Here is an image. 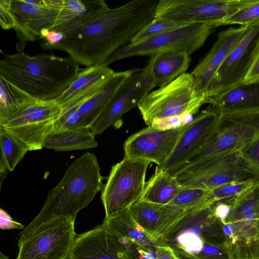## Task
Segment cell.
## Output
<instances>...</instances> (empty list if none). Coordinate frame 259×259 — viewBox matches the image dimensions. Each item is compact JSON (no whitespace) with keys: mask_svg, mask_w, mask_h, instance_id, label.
Instances as JSON below:
<instances>
[{"mask_svg":"<svg viewBox=\"0 0 259 259\" xmlns=\"http://www.w3.org/2000/svg\"><path fill=\"white\" fill-rule=\"evenodd\" d=\"M157 0H134L109 8L87 24L69 32L52 50L66 52L86 67L104 64L154 18Z\"/></svg>","mask_w":259,"mask_h":259,"instance_id":"obj_1","label":"cell"},{"mask_svg":"<svg viewBox=\"0 0 259 259\" xmlns=\"http://www.w3.org/2000/svg\"><path fill=\"white\" fill-rule=\"evenodd\" d=\"M221 112L220 119L212 133L188 163L240 151L259 138V109Z\"/></svg>","mask_w":259,"mask_h":259,"instance_id":"obj_8","label":"cell"},{"mask_svg":"<svg viewBox=\"0 0 259 259\" xmlns=\"http://www.w3.org/2000/svg\"><path fill=\"white\" fill-rule=\"evenodd\" d=\"M151 71L156 86H164L185 73L191 61L190 55L175 52L158 55L150 59Z\"/></svg>","mask_w":259,"mask_h":259,"instance_id":"obj_25","label":"cell"},{"mask_svg":"<svg viewBox=\"0 0 259 259\" xmlns=\"http://www.w3.org/2000/svg\"><path fill=\"white\" fill-rule=\"evenodd\" d=\"M180 188L174 175L157 166L154 173L146 183L140 199L158 204H169L175 198Z\"/></svg>","mask_w":259,"mask_h":259,"instance_id":"obj_27","label":"cell"},{"mask_svg":"<svg viewBox=\"0 0 259 259\" xmlns=\"http://www.w3.org/2000/svg\"><path fill=\"white\" fill-rule=\"evenodd\" d=\"M231 205L227 202L220 201L213 204L214 212L215 216L223 223H225L229 215Z\"/></svg>","mask_w":259,"mask_h":259,"instance_id":"obj_44","label":"cell"},{"mask_svg":"<svg viewBox=\"0 0 259 259\" xmlns=\"http://www.w3.org/2000/svg\"><path fill=\"white\" fill-rule=\"evenodd\" d=\"M259 182V179L232 182L210 191L211 200L214 204L224 201L232 204L233 200Z\"/></svg>","mask_w":259,"mask_h":259,"instance_id":"obj_33","label":"cell"},{"mask_svg":"<svg viewBox=\"0 0 259 259\" xmlns=\"http://www.w3.org/2000/svg\"><path fill=\"white\" fill-rule=\"evenodd\" d=\"M124 247L105 224L76 235L67 259H126Z\"/></svg>","mask_w":259,"mask_h":259,"instance_id":"obj_20","label":"cell"},{"mask_svg":"<svg viewBox=\"0 0 259 259\" xmlns=\"http://www.w3.org/2000/svg\"><path fill=\"white\" fill-rule=\"evenodd\" d=\"M102 179L94 154L87 152L76 159L49 192L42 209L20 235L53 218L63 217L75 220L78 212L87 207L102 189Z\"/></svg>","mask_w":259,"mask_h":259,"instance_id":"obj_3","label":"cell"},{"mask_svg":"<svg viewBox=\"0 0 259 259\" xmlns=\"http://www.w3.org/2000/svg\"><path fill=\"white\" fill-rule=\"evenodd\" d=\"M64 37V33L51 30L47 36L41 40V49L43 50H51L53 46L61 41Z\"/></svg>","mask_w":259,"mask_h":259,"instance_id":"obj_41","label":"cell"},{"mask_svg":"<svg viewBox=\"0 0 259 259\" xmlns=\"http://www.w3.org/2000/svg\"><path fill=\"white\" fill-rule=\"evenodd\" d=\"M135 220L155 242H161L186 213L182 209L141 199L128 208Z\"/></svg>","mask_w":259,"mask_h":259,"instance_id":"obj_18","label":"cell"},{"mask_svg":"<svg viewBox=\"0 0 259 259\" xmlns=\"http://www.w3.org/2000/svg\"><path fill=\"white\" fill-rule=\"evenodd\" d=\"M8 8L15 21V30L20 42L44 38L53 27L59 10L26 0H8Z\"/></svg>","mask_w":259,"mask_h":259,"instance_id":"obj_17","label":"cell"},{"mask_svg":"<svg viewBox=\"0 0 259 259\" xmlns=\"http://www.w3.org/2000/svg\"><path fill=\"white\" fill-rule=\"evenodd\" d=\"M189 24L190 23L173 19L154 18L133 37L130 44H135L143 41L154 36L183 27Z\"/></svg>","mask_w":259,"mask_h":259,"instance_id":"obj_34","label":"cell"},{"mask_svg":"<svg viewBox=\"0 0 259 259\" xmlns=\"http://www.w3.org/2000/svg\"><path fill=\"white\" fill-rule=\"evenodd\" d=\"M181 187L211 191L228 183L259 179L239 151L209 156L186 163L174 175Z\"/></svg>","mask_w":259,"mask_h":259,"instance_id":"obj_4","label":"cell"},{"mask_svg":"<svg viewBox=\"0 0 259 259\" xmlns=\"http://www.w3.org/2000/svg\"><path fill=\"white\" fill-rule=\"evenodd\" d=\"M103 223L117 238L125 250L134 245H160L154 241L135 220L128 208L109 218Z\"/></svg>","mask_w":259,"mask_h":259,"instance_id":"obj_23","label":"cell"},{"mask_svg":"<svg viewBox=\"0 0 259 259\" xmlns=\"http://www.w3.org/2000/svg\"><path fill=\"white\" fill-rule=\"evenodd\" d=\"M17 50L0 60V77L36 101L56 100L80 71L78 64L70 57L31 56L24 49Z\"/></svg>","mask_w":259,"mask_h":259,"instance_id":"obj_2","label":"cell"},{"mask_svg":"<svg viewBox=\"0 0 259 259\" xmlns=\"http://www.w3.org/2000/svg\"><path fill=\"white\" fill-rule=\"evenodd\" d=\"M158 245H134L126 250V256L130 259H157Z\"/></svg>","mask_w":259,"mask_h":259,"instance_id":"obj_38","label":"cell"},{"mask_svg":"<svg viewBox=\"0 0 259 259\" xmlns=\"http://www.w3.org/2000/svg\"><path fill=\"white\" fill-rule=\"evenodd\" d=\"M240 221L259 224V182L233 201L225 223Z\"/></svg>","mask_w":259,"mask_h":259,"instance_id":"obj_30","label":"cell"},{"mask_svg":"<svg viewBox=\"0 0 259 259\" xmlns=\"http://www.w3.org/2000/svg\"><path fill=\"white\" fill-rule=\"evenodd\" d=\"M259 21V0L239 10L219 24V26L232 24L249 26Z\"/></svg>","mask_w":259,"mask_h":259,"instance_id":"obj_35","label":"cell"},{"mask_svg":"<svg viewBox=\"0 0 259 259\" xmlns=\"http://www.w3.org/2000/svg\"><path fill=\"white\" fill-rule=\"evenodd\" d=\"M35 101L0 77V124L14 117Z\"/></svg>","mask_w":259,"mask_h":259,"instance_id":"obj_29","label":"cell"},{"mask_svg":"<svg viewBox=\"0 0 259 259\" xmlns=\"http://www.w3.org/2000/svg\"><path fill=\"white\" fill-rule=\"evenodd\" d=\"M45 4L49 7L59 11L61 8L63 0H44Z\"/></svg>","mask_w":259,"mask_h":259,"instance_id":"obj_46","label":"cell"},{"mask_svg":"<svg viewBox=\"0 0 259 259\" xmlns=\"http://www.w3.org/2000/svg\"><path fill=\"white\" fill-rule=\"evenodd\" d=\"M249 26L231 27L219 33L211 50L191 73L199 95L205 97L207 100L215 74Z\"/></svg>","mask_w":259,"mask_h":259,"instance_id":"obj_19","label":"cell"},{"mask_svg":"<svg viewBox=\"0 0 259 259\" xmlns=\"http://www.w3.org/2000/svg\"><path fill=\"white\" fill-rule=\"evenodd\" d=\"M136 69L115 72L100 90L80 105L78 110L82 127L90 128L118 88Z\"/></svg>","mask_w":259,"mask_h":259,"instance_id":"obj_22","label":"cell"},{"mask_svg":"<svg viewBox=\"0 0 259 259\" xmlns=\"http://www.w3.org/2000/svg\"><path fill=\"white\" fill-rule=\"evenodd\" d=\"M1 157L0 172L6 169L12 171L29 151L27 147L16 137L0 127Z\"/></svg>","mask_w":259,"mask_h":259,"instance_id":"obj_31","label":"cell"},{"mask_svg":"<svg viewBox=\"0 0 259 259\" xmlns=\"http://www.w3.org/2000/svg\"><path fill=\"white\" fill-rule=\"evenodd\" d=\"M220 112L259 109V81L235 86L207 101Z\"/></svg>","mask_w":259,"mask_h":259,"instance_id":"obj_24","label":"cell"},{"mask_svg":"<svg viewBox=\"0 0 259 259\" xmlns=\"http://www.w3.org/2000/svg\"><path fill=\"white\" fill-rule=\"evenodd\" d=\"M150 163L124 157L112 166L101 197L105 218L129 208L141 198Z\"/></svg>","mask_w":259,"mask_h":259,"instance_id":"obj_10","label":"cell"},{"mask_svg":"<svg viewBox=\"0 0 259 259\" xmlns=\"http://www.w3.org/2000/svg\"><path fill=\"white\" fill-rule=\"evenodd\" d=\"M0 25L5 30L15 27V21L8 8V0H0Z\"/></svg>","mask_w":259,"mask_h":259,"instance_id":"obj_40","label":"cell"},{"mask_svg":"<svg viewBox=\"0 0 259 259\" xmlns=\"http://www.w3.org/2000/svg\"><path fill=\"white\" fill-rule=\"evenodd\" d=\"M157 259H183L170 247L160 245L157 246Z\"/></svg>","mask_w":259,"mask_h":259,"instance_id":"obj_45","label":"cell"},{"mask_svg":"<svg viewBox=\"0 0 259 259\" xmlns=\"http://www.w3.org/2000/svg\"><path fill=\"white\" fill-rule=\"evenodd\" d=\"M255 1L159 0L155 18L208 23L218 27L224 19Z\"/></svg>","mask_w":259,"mask_h":259,"instance_id":"obj_11","label":"cell"},{"mask_svg":"<svg viewBox=\"0 0 259 259\" xmlns=\"http://www.w3.org/2000/svg\"><path fill=\"white\" fill-rule=\"evenodd\" d=\"M209 190L200 188L181 187L175 198L169 203L186 212L203 209L212 205Z\"/></svg>","mask_w":259,"mask_h":259,"instance_id":"obj_32","label":"cell"},{"mask_svg":"<svg viewBox=\"0 0 259 259\" xmlns=\"http://www.w3.org/2000/svg\"><path fill=\"white\" fill-rule=\"evenodd\" d=\"M223 223L215 216L213 204L186 212L162 241L183 259H197L209 243H224Z\"/></svg>","mask_w":259,"mask_h":259,"instance_id":"obj_5","label":"cell"},{"mask_svg":"<svg viewBox=\"0 0 259 259\" xmlns=\"http://www.w3.org/2000/svg\"><path fill=\"white\" fill-rule=\"evenodd\" d=\"M259 81V49L255 56L245 77L243 83Z\"/></svg>","mask_w":259,"mask_h":259,"instance_id":"obj_43","label":"cell"},{"mask_svg":"<svg viewBox=\"0 0 259 259\" xmlns=\"http://www.w3.org/2000/svg\"><path fill=\"white\" fill-rule=\"evenodd\" d=\"M0 259H9V258L8 257V256L3 253L2 251H1Z\"/></svg>","mask_w":259,"mask_h":259,"instance_id":"obj_47","label":"cell"},{"mask_svg":"<svg viewBox=\"0 0 259 259\" xmlns=\"http://www.w3.org/2000/svg\"><path fill=\"white\" fill-rule=\"evenodd\" d=\"M205 103L206 98L197 94L191 74L185 73L149 93L138 107L145 123L149 126L158 119L194 115Z\"/></svg>","mask_w":259,"mask_h":259,"instance_id":"obj_6","label":"cell"},{"mask_svg":"<svg viewBox=\"0 0 259 259\" xmlns=\"http://www.w3.org/2000/svg\"><path fill=\"white\" fill-rule=\"evenodd\" d=\"M75 220L60 217L21 235L17 259H67L76 236Z\"/></svg>","mask_w":259,"mask_h":259,"instance_id":"obj_9","label":"cell"},{"mask_svg":"<svg viewBox=\"0 0 259 259\" xmlns=\"http://www.w3.org/2000/svg\"><path fill=\"white\" fill-rule=\"evenodd\" d=\"M221 112L210 105L188 124L161 167L174 175L204 145L218 124Z\"/></svg>","mask_w":259,"mask_h":259,"instance_id":"obj_16","label":"cell"},{"mask_svg":"<svg viewBox=\"0 0 259 259\" xmlns=\"http://www.w3.org/2000/svg\"><path fill=\"white\" fill-rule=\"evenodd\" d=\"M259 49V21L250 25L215 74L207 101L243 82Z\"/></svg>","mask_w":259,"mask_h":259,"instance_id":"obj_13","label":"cell"},{"mask_svg":"<svg viewBox=\"0 0 259 259\" xmlns=\"http://www.w3.org/2000/svg\"><path fill=\"white\" fill-rule=\"evenodd\" d=\"M241 158L259 175V138L239 151Z\"/></svg>","mask_w":259,"mask_h":259,"instance_id":"obj_37","label":"cell"},{"mask_svg":"<svg viewBox=\"0 0 259 259\" xmlns=\"http://www.w3.org/2000/svg\"><path fill=\"white\" fill-rule=\"evenodd\" d=\"M256 259H259V253H258V254L257 255V258Z\"/></svg>","mask_w":259,"mask_h":259,"instance_id":"obj_48","label":"cell"},{"mask_svg":"<svg viewBox=\"0 0 259 259\" xmlns=\"http://www.w3.org/2000/svg\"><path fill=\"white\" fill-rule=\"evenodd\" d=\"M97 146L95 136L89 127L52 132L43 145V148L56 151L84 150Z\"/></svg>","mask_w":259,"mask_h":259,"instance_id":"obj_26","label":"cell"},{"mask_svg":"<svg viewBox=\"0 0 259 259\" xmlns=\"http://www.w3.org/2000/svg\"><path fill=\"white\" fill-rule=\"evenodd\" d=\"M0 228L2 230L22 229L24 226L15 221L5 210H0Z\"/></svg>","mask_w":259,"mask_h":259,"instance_id":"obj_42","label":"cell"},{"mask_svg":"<svg viewBox=\"0 0 259 259\" xmlns=\"http://www.w3.org/2000/svg\"><path fill=\"white\" fill-rule=\"evenodd\" d=\"M184 115L158 119L153 121L149 126L159 130L179 128L185 125L184 122Z\"/></svg>","mask_w":259,"mask_h":259,"instance_id":"obj_39","label":"cell"},{"mask_svg":"<svg viewBox=\"0 0 259 259\" xmlns=\"http://www.w3.org/2000/svg\"><path fill=\"white\" fill-rule=\"evenodd\" d=\"M197 259H235L226 242L207 244Z\"/></svg>","mask_w":259,"mask_h":259,"instance_id":"obj_36","label":"cell"},{"mask_svg":"<svg viewBox=\"0 0 259 259\" xmlns=\"http://www.w3.org/2000/svg\"><path fill=\"white\" fill-rule=\"evenodd\" d=\"M114 73L105 64L87 67L79 72L68 89L55 101L61 106L97 83L108 80Z\"/></svg>","mask_w":259,"mask_h":259,"instance_id":"obj_28","label":"cell"},{"mask_svg":"<svg viewBox=\"0 0 259 259\" xmlns=\"http://www.w3.org/2000/svg\"><path fill=\"white\" fill-rule=\"evenodd\" d=\"M217 27L204 23H193L170 30L143 41L128 44L115 51L104 64L134 56H150L185 52L189 55L200 49Z\"/></svg>","mask_w":259,"mask_h":259,"instance_id":"obj_7","label":"cell"},{"mask_svg":"<svg viewBox=\"0 0 259 259\" xmlns=\"http://www.w3.org/2000/svg\"><path fill=\"white\" fill-rule=\"evenodd\" d=\"M109 9L103 0H63L52 30L69 32L93 21Z\"/></svg>","mask_w":259,"mask_h":259,"instance_id":"obj_21","label":"cell"},{"mask_svg":"<svg viewBox=\"0 0 259 259\" xmlns=\"http://www.w3.org/2000/svg\"><path fill=\"white\" fill-rule=\"evenodd\" d=\"M151 62L136 69L117 90L105 109L90 127L94 136L102 134L125 113L139 104L156 87L151 71Z\"/></svg>","mask_w":259,"mask_h":259,"instance_id":"obj_14","label":"cell"},{"mask_svg":"<svg viewBox=\"0 0 259 259\" xmlns=\"http://www.w3.org/2000/svg\"><path fill=\"white\" fill-rule=\"evenodd\" d=\"M187 125L169 130H159L151 126L142 129L125 141L124 157L154 162L162 167Z\"/></svg>","mask_w":259,"mask_h":259,"instance_id":"obj_15","label":"cell"},{"mask_svg":"<svg viewBox=\"0 0 259 259\" xmlns=\"http://www.w3.org/2000/svg\"><path fill=\"white\" fill-rule=\"evenodd\" d=\"M61 107L55 101H36L18 114L0 124L28 149L40 150L53 131Z\"/></svg>","mask_w":259,"mask_h":259,"instance_id":"obj_12","label":"cell"}]
</instances>
